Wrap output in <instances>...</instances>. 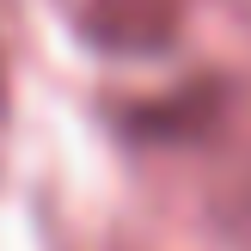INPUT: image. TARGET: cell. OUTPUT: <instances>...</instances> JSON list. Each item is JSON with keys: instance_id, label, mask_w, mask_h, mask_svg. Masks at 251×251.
I'll return each mask as SVG.
<instances>
[{"instance_id": "1", "label": "cell", "mask_w": 251, "mask_h": 251, "mask_svg": "<svg viewBox=\"0 0 251 251\" xmlns=\"http://www.w3.org/2000/svg\"><path fill=\"white\" fill-rule=\"evenodd\" d=\"M184 0H92L86 6V37H98L104 49H166L178 37Z\"/></svg>"}]
</instances>
